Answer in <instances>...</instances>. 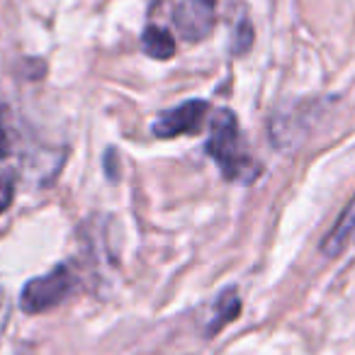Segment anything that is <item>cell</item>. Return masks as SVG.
<instances>
[{"instance_id": "cell-6", "label": "cell", "mask_w": 355, "mask_h": 355, "mask_svg": "<svg viewBox=\"0 0 355 355\" xmlns=\"http://www.w3.org/2000/svg\"><path fill=\"white\" fill-rule=\"evenodd\" d=\"M353 232H355V200L345 207V212L338 217V224H336L334 232L326 239V243H324L326 256H336V253L345 246V241L353 236Z\"/></svg>"}, {"instance_id": "cell-3", "label": "cell", "mask_w": 355, "mask_h": 355, "mask_svg": "<svg viewBox=\"0 0 355 355\" xmlns=\"http://www.w3.org/2000/svg\"><path fill=\"white\" fill-rule=\"evenodd\" d=\"M207 112H209V103H205V100H188V103L158 114L151 124V132H153V137H158V139L195 134V132H200Z\"/></svg>"}, {"instance_id": "cell-4", "label": "cell", "mask_w": 355, "mask_h": 355, "mask_svg": "<svg viewBox=\"0 0 355 355\" xmlns=\"http://www.w3.org/2000/svg\"><path fill=\"white\" fill-rule=\"evenodd\" d=\"M214 0H185L175 12V25L188 40H202L212 30Z\"/></svg>"}, {"instance_id": "cell-7", "label": "cell", "mask_w": 355, "mask_h": 355, "mask_svg": "<svg viewBox=\"0 0 355 355\" xmlns=\"http://www.w3.org/2000/svg\"><path fill=\"white\" fill-rule=\"evenodd\" d=\"M239 309H241V302H239L236 292H234V290L224 292L222 300H219V304H217V319H214L212 324H209V329H207L209 334L214 336V331H219L224 324H229L232 319H236Z\"/></svg>"}, {"instance_id": "cell-10", "label": "cell", "mask_w": 355, "mask_h": 355, "mask_svg": "<svg viewBox=\"0 0 355 355\" xmlns=\"http://www.w3.org/2000/svg\"><path fill=\"white\" fill-rule=\"evenodd\" d=\"M8 311H10V304H8L6 292L0 290V334H3V326H6V321H8Z\"/></svg>"}, {"instance_id": "cell-2", "label": "cell", "mask_w": 355, "mask_h": 355, "mask_svg": "<svg viewBox=\"0 0 355 355\" xmlns=\"http://www.w3.org/2000/svg\"><path fill=\"white\" fill-rule=\"evenodd\" d=\"M73 290V275L66 266L49 270L25 285L20 295V306L25 314H44L66 300Z\"/></svg>"}, {"instance_id": "cell-5", "label": "cell", "mask_w": 355, "mask_h": 355, "mask_svg": "<svg viewBox=\"0 0 355 355\" xmlns=\"http://www.w3.org/2000/svg\"><path fill=\"white\" fill-rule=\"evenodd\" d=\"M141 49L146 56L156 61H168L173 54H175V42H173V35L163 27H146L141 37Z\"/></svg>"}, {"instance_id": "cell-1", "label": "cell", "mask_w": 355, "mask_h": 355, "mask_svg": "<svg viewBox=\"0 0 355 355\" xmlns=\"http://www.w3.org/2000/svg\"><path fill=\"white\" fill-rule=\"evenodd\" d=\"M207 153L212 156V161L217 163L219 171H222L229 180H253V175H256V171H258L251 153L243 146L236 114L227 107L217 110V112L212 114Z\"/></svg>"}, {"instance_id": "cell-9", "label": "cell", "mask_w": 355, "mask_h": 355, "mask_svg": "<svg viewBox=\"0 0 355 355\" xmlns=\"http://www.w3.org/2000/svg\"><path fill=\"white\" fill-rule=\"evenodd\" d=\"M10 153V139L6 132V122H3V107H0V158H6Z\"/></svg>"}, {"instance_id": "cell-8", "label": "cell", "mask_w": 355, "mask_h": 355, "mask_svg": "<svg viewBox=\"0 0 355 355\" xmlns=\"http://www.w3.org/2000/svg\"><path fill=\"white\" fill-rule=\"evenodd\" d=\"M12 195H15V185L8 175H0V214L6 212L12 205Z\"/></svg>"}]
</instances>
